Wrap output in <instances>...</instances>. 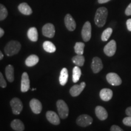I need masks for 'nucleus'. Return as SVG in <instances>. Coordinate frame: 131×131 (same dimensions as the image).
<instances>
[{
  "label": "nucleus",
  "mask_w": 131,
  "mask_h": 131,
  "mask_svg": "<svg viewBox=\"0 0 131 131\" xmlns=\"http://www.w3.org/2000/svg\"><path fill=\"white\" fill-rule=\"evenodd\" d=\"M91 68L94 73L100 72L103 68V64L101 59L96 57H94L92 61Z\"/></svg>",
  "instance_id": "f8f14e48"
},
{
  "label": "nucleus",
  "mask_w": 131,
  "mask_h": 131,
  "mask_svg": "<svg viewBox=\"0 0 131 131\" xmlns=\"http://www.w3.org/2000/svg\"><path fill=\"white\" fill-rule=\"evenodd\" d=\"M42 47H43L44 50L46 52H48V53H53L56 51V47L52 43V42L49 41H46L43 42L42 45Z\"/></svg>",
  "instance_id": "b1692460"
},
{
  "label": "nucleus",
  "mask_w": 131,
  "mask_h": 131,
  "mask_svg": "<svg viewBox=\"0 0 131 131\" xmlns=\"http://www.w3.org/2000/svg\"><path fill=\"white\" fill-rule=\"evenodd\" d=\"M110 1L111 0H98V2L100 4H104V3H106Z\"/></svg>",
  "instance_id": "c9c22d12"
},
{
  "label": "nucleus",
  "mask_w": 131,
  "mask_h": 131,
  "mask_svg": "<svg viewBox=\"0 0 131 131\" xmlns=\"http://www.w3.org/2000/svg\"><path fill=\"white\" fill-rule=\"evenodd\" d=\"M3 58H4V55H3L2 52H1V50H0V60H3Z\"/></svg>",
  "instance_id": "4c0bfd02"
},
{
  "label": "nucleus",
  "mask_w": 131,
  "mask_h": 131,
  "mask_svg": "<svg viewBox=\"0 0 131 131\" xmlns=\"http://www.w3.org/2000/svg\"><path fill=\"white\" fill-rule=\"evenodd\" d=\"M5 73L8 81L10 83L14 81V68L13 66L10 64L7 65L5 70Z\"/></svg>",
  "instance_id": "412c9836"
},
{
  "label": "nucleus",
  "mask_w": 131,
  "mask_h": 131,
  "mask_svg": "<svg viewBox=\"0 0 131 131\" xmlns=\"http://www.w3.org/2000/svg\"><path fill=\"white\" fill-rule=\"evenodd\" d=\"M57 107L58 109V114L61 119H66L69 115V107L64 101L58 100L57 101Z\"/></svg>",
  "instance_id": "7ed1b4c3"
},
{
  "label": "nucleus",
  "mask_w": 131,
  "mask_h": 131,
  "mask_svg": "<svg viewBox=\"0 0 131 131\" xmlns=\"http://www.w3.org/2000/svg\"><path fill=\"white\" fill-rule=\"evenodd\" d=\"M21 45L17 41H10L4 47V52L8 57H11L17 54L20 50Z\"/></svg>",
  "instance_id": "f03ea898"
},
{
  "label": "nucleus",
  "mask_w": 131,
  "mask_h": 131,
  "mask_svg": "<svg viewBox=\"0 0 131 131\" xmlns=\"http://www.w3.org/2000/svg\"><path fill=\"white\" fill-rule=\"evenodd\" d=\"M125 14L127 16L131 15V3L128 5L126 9L125 10Z\"/></svg>",
  "instance_id": "473e14b6"
},
{
  "label": "nucleus",
  "mask_w": 131,
  "mask_h": 131,
  "mask_svg": "<svg viewBox=\"0 0 131 131\" xmlns=\"http://www.w3.org/2000/svg\"><path fill=\"white\" fill-rule=\"evenodd\" d=\"M36 90V88H33V89H32V91H35Z\"/></svg>",
  "instance_id": "58836bf2"
},
{
  "label": "nucleus",
  "mask_w": 131,
  "mask_h": 131,
  "mask_svg": "<svg viewBox=\"0 0 131 131\" xmlns=\"http://www.w3.org/2000/svg\"><path fill=\"white\" fill-rule=\"evenodd\" d=\"M108 15V10L106 7H101L96 10L95 15V23L98 27H102L106 24Z\"/></svg>",
  "instance_id": "f257e3e1"
},
{
  "label": "nucleus",
  "mask_w": 131,
  "mask_h": 131,
  "mask_svg": "<svg viewBox=\"0 0 131 131\" xmlns=\"http://www.w3.org/2000/svg\"><path fill=\"white\" fill-rule=\"evenodd\" d=\"M86 87L85 82H82L80 84H75L70 89V94L71 96L75 97L81 94Z\"/></svg>",
  "instance_id": "ddd939ff"
},
{
  "label": "nucleus",
  "mask_w": 131,
  "mask_h": 131,
  "mask_svg": "<svg viewBox=\"0 0 131 131\" xmlns=\"http://www.w3.org/2000/svg\"><path fill=\"white\" fill-rule=\"evenodd\" d=\"M42 35L49 38H52L54 37L55 34V29L53 24L47 23L44 25L42 28Z\"/></svg>",
  "instance_id": "6e6552de"
},
{
  "label": "nucleus",
  "mask_w": 131,
  "mask_h": 131,
  "mask_svg": "<svg viewBox=\"0 0 131 131\" xmlns=\"http://www.w3.org/2000/svg\"><path fill=\"white\" fill-rule=\"evenodd\" d=\"M117 50V44L115 41L112 40L109 42L104 47V52L108 57L114 56Z\"/></svg>",
  "instance_id": "0eeeda50"
},
{
  "label": "nucleus",
  "mask_w": 131,
  "mask_h": 131,
  "mask_svg": "<svg viewBox=\"0 0 131 131\" xmlns=\"http://www.w3.org/2000/svg\"><path fill=\"white\" fill-rule=\"evenodd\" d=\"M106 80L109 84L112 86H119L122 81L119 75L115 73H109L106 75Z\"/></svg>",
  "instance_id": "1a4fd4ad"
},
{
  "label": "nucleus",
  "mask_w": 131,
  "mask_h": 131,
  "mask_svg": "<svg viewBox=\"0 0 131 131\" xmlns=\"http://www.w3.org/2000/svg\"><path fill=\"white\" fill-rule=\"evenodd\" d=\"M4 30H3L2 28H1V27H0V38L2 37L4 35Z\"/></svg>",
  "instance_id": "e433bc0d"
},
{
  "label": "nucleus",
  "mask_w": 131,
  "mask_h": 131,
  "mask_svg": "<svg viewBox=\"0 0 131 131\" xmlns=\"http://www.w3.org/2000/svg\"><path fill=\"white\" fill-rule=\"evenodd\" d=\"M85 47V45L83 42H77L75 43L74 46L75 52L77 55H83L84 53V49Z\"/></svg>",
  "instance_id": "bb28decb"
},
{
  "label": "nucleus",
  "mask_w": 131,
  "mask_h": 131,
  "mask_svg": "<svg viewBox=\"0 0 131 131\" xmlns=\"http://www.w3.org/2000/svg\"><path fill=\"white\" fill-rule=\"evenodd\" d=\"M30 89V80L27 72H24L21 76V91L22 92H26Z\"/></svg>",
  "instance_id": "9d476101"
},
{
  "label": "nucleus",
  "mask_w": 131,
  "mask_h": 131,
  "mask_svg": "<svg viewBox=\"0 0 131 131\" xmlns=\"http://www.w3.org/2000/svg\"><path fill=\"white\" fill-rule=\"evenodd\" d=\"M111 131H124L123 129L119 127L118 126L113 125L111 127Z\"/></svg>",
  "instance_id": "2f4dec72"
},
{
  "label": "nucleus",
  "mask_w": 131,
  "mask_h": 131,
  "mask_svg": "<svg viewBox=\"0 0 131 131\" xmlns=\"http://www.w3.org/2000/svg\"><path fill=\"white\" fill-rule=\"evenodd\" d=\"M68 71L66 68H64L61 69V72H60V78H59V81L61 86H64L66 84L68 80Z\"/></svg>",
  "instance_id": "5701e85b"
},
{
  "label": "nucleus",
  "mask_w": 131,
  "mask_h": 131,
  "mask_svg": "<svg viewBox=\"0 0 131 131\" xmlns=\"http://www.w3.org/2000/svg\"><path fill=\"white\" fill-rule=\"evenodd\" d=\"M72 80L74 83H77L79 81L80 77L81 75V70L80 69L78 66H75L73 69V72H72Z\"/></svg>",
  "instance_id": "a878e982"
},
{
  "label": "nucleus",
  "mask_w": 131,
  "mask_h": 131,
  "mask_svg": "<svg viewBox=\"0 0 131 131\" xmlns=\"http://www.w3.org/2000/svg\"><path fill=\"white\" fill-rule=\"evenodd\" d=\"M126 114L127 116L131 117V106L127 108L126 110Z\"/></svg>",
  "instance_id": "f704fd0d"
},
{
  "label": "nucleus",
  "mask_w": 131,
  "mask_h": 131,
  "mask_svg": "<svg viewBox=\"0 0 131 131\" xmlns=\"http://www.w3.org/2000/svg\"><path fill=\"white\" fill-rule=\"evenodd\" d=\"M27 37L30 41L33 42L37 41L38 38V30L36 27H30L27 31Z\"/></svg>",
  "instance_id": "aec40b11"
},
{
  "label": "nucleus",
  "mask_w": 131,
  "mask_h": 131,
  "mask_svg": "<svg viewBox=\"0 0 131 131\" xmlns=\"http://www.w3.org/2000/svg\"><path fill=\"white\" fill-rule=\"evenodd\" d=\"M64 24L69 31H73L76 29V22L70 14H67L64 17Z\"/></svg>",
  "instance_id": "2eb2a0df"
},
{
  "label": "nucleus",
  "mask_w": 131,
  "mask_h": 131,
  "mask_svg": "<svg viewBox=\"0 0 131 131\" xmlns=\"http://www.w3.org/2000/svg\"><path fill=\"white\" fill-rule=\"evenodd\" d=\"M10 126L12 129L15 131H24L25 129L24 124L20 119H14L10 123Z\"/></svg>",
  "instance_id": "a211bd4d"
},
{
  "label": "nucleus",
  "mask_w": 131,
  "mask_h": 131,
  "mask_svg": "<svg viewBox=\"0 0 131 131\" xmlns=\"http://www.w3.org/2000/svg\"><path fill=\"white\" fill-rule=\"evenodd\" d=\"M8 11L4 5L0 4V21L4 20L7 18Z\"/></svg>",
  "instance_id": "c85d7f7f"
},
{
  "label": "nucleus",
  "mask_w": 131,
  "mask_h": 131,
  "mask_svg": "<svg viewBox=\"0 0 131 131\" xmlns=\"http://www.w3.org/2000/svg\"><path fill=\"white\" fill-rule=\"evenodd\" d=\"M18 8L19 12L24 15H30L33 12L31 7L26 3H21Z\"/></svg>",
  "instance_id": "6ab92c4d"
},
{
  "label": "nucleus",
  "mask_w": 131,
  "mask_h": 131,
  "mask_svg": "<svg viewBox=\"0 0 131 131\" xmlns=\"http://www.w3.org/2000/svg\"><path fill=\"white\" fill-rule=\"evenodd\" d=\"M112 29L111 27L107 28L103 31L102 33V35H101V40L103 41H106L108 40V39L110 38V37L112 34Z\"/></svg>",
  "instance_id": "cd10ccee"
},
{
  "label": "nucleus",
  "mask_w": 131,
  "mask_h": 131,
  "mask_svg": "<svg viewBox=\"0 0 131 131\" xmlns=\"http://www.w3.org/2000/svg\"><path fill=\"white\" fill-rule=\"evenodd\" d=\"M113 96V92L111 89L104 88L101 90L100 92V96L102 100L104 101H108L111 100Z\"/></svg>",
  "instance_id": "f3484780"
},
{
  "label": "nucleus",
  "mask_w": 131,
  "mask_h": 131,
  "mask_svg": "<svg viewBox=\"0 0 131 131\" xmlns=\"http://www.w3.org/2000/svg\"><path fill=\"white\" fill-rule=\"evenodd\" d=\"M82 38L84 41L88 42L91 40L92 36V27L91 24L89 21H86L81 30Z\"/></svg>",
  "instance_id": "39448f33"
},
{
  "label": "nucleus",
  "mask_w": 131,
  "mask_h": 131,
  "mask_svg": "<svg viewBox=\"0 0 131 131\" xmlns=\"http://www.w3.org/2000/svg\"><path fill=\"white\" fill-rule=\"evenodd\" d=\"M0 86L3 88H6V86H7V83H6V81L5 80L4 77H3L1 72H0Z\"/></svg>",
  "instance_id": "c756f323"
},
{
  "label": "nucleus",
  "mask_w": 131,
  "mask_h": 131,
  "mask_svg": "<svg viewBox=\"0 0 131 131\" xmlns=\"http://www.w3.org/2000/svg\"><path fill=\"white\" fill-rule=\"evenodd\" d=\"M93 122V119L91 116L88 115L86 114H83L80 115L77 118L76 120L77 124H78L79 126L81 127H87L88 126L91 125Z\"/></svg>",
  "instance_id": "423d86ee"
},
{
  "label": "nucleus",
  "mask_w": 131,
  "mask_h": 131,
  "mask_svg": "<svg viewBox=\"0 0 131 131\" xmlns=\"http://www.w3.org/2000/svg\"><path fill=\"white\" fill-rule=\"evenodd\" d=\"M95 111L96 116L100 120L103 121L107 119L108 117V114L105 109V108L102 107V106H98L95 107Z\"/></svg>",
  "instance_id": "dca6fc26"
},
{
  "label": "nucleus",
  "mask_w": 131,
  "mask_h": 131,
  "mask_svg": "<svg viewBox=\"0 0 131 131\" xmlns=\"http://www.w3.org/2000/svg\"><path fill=\"white\" fill-rule=\"evenodd\" d=\"M126 26L127 30L131 32V18L128 19L126 21Z\"/></svg>",
  "instance_id": "72a5a7b5"
},
{
  "label": "nucleus",
  "mask_w": 131,
  "mask_h": 131,
  "mask_svg": "<svg viewBox=\"0 0 131 131\" xmlns=\"http://www.w3.org/2000/svg\"><path fill=\"white\" fill-rule=\"evenodd\" d=\"M123 123L124 125L127 126H130L131 127V117H125L123 119Z\"/></svg>",
  "instance_id": "7c9ffc66"
},
{
  "label": "nucleus",
  "mask_w": 131,
  "mask_h": 131,
  "mask_svg": "<svg viewBox=\"0 0 131 131\" xmlns=\"http://www.w3.org/2000/svg\"><path fill=\"white\" fill-rule=\"evenodd\" d=\"M39 61V58L37 55H30L26 58L25 61V64L28 67H32L35 66Z\"/></svg>",
  "instance_id": "4be33fe9"
},
{
  "label": "nucleus",
  "mask_w": 131,
  "mask_h": 131,
  "mask_svg": "<svg viewBox=\"0 0 131 131\" xmlns=\"http://www.w3.org/2000/svg\"><path fill=\"white\" fill-rule=\"evenodd\" d=\"M47 119L49 121L50 123L53 124V125H58L60 123V116H58L53 111H49L46 112V114Z\"/></svg>",
  "instance_id": "4468645a"
},
{
  "label": "nucleus",
  "mask_w": 131,
  "mask_h": 131,
  "mask_svg": "<svg viewBox=\"0 0 131 131\" xmlns=\"http://www.w3.org/2000/svg\"><path fill=\"white\" fill-rule=\"evenodd\" d=\"M29 105H30L31 110L34 114H39L41 112L42 109V104L36 98H32L29 103Z\"/></svg>",
  "instance_id": "9b49d317"
},
{
  "label": "nucleus",
  "mask_w": 131,
  "mask_h": 131,
  "mask_svg": "<svg viewBox=\"0 0 131 131\" xmlns=\"http://www.w3.org/2000/svg\"><path fill=\"white\" fill-rule=\"evenodd\" d=\"M72 62L78 67H82L84 65L85 58L83 55H75L72 59Z\"/></svg>",
  "instance_id": "393cba45"
},
{
  "label": "nucleus",
  "mask_w": 131,
  "mask_h": 131,
  "mask_svg": "<svg viewBox=\"0 0 131 131\" xmlns=\"http://www.w3.org/2000/svg\"><path fill=\"white\" fill-rule=\"evenodd\" d=\"M13 114L15 115H19L23 109L22 101L18 98H14L10 102Z\"/></svg>",
  "instance_id": "20e7f679"
}]
</instances>
